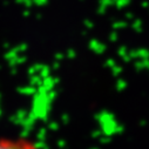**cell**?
Segmentation results:
<instances>
[{
    "instance_id": "obj_1",
    "label": "cell",
    "mask_w": 149,
    "mask_h": 149,
    "mask_svg": "<svg viewBox=\"0 0 149 149\" xmlns=\"http://www.w3.org/2000/svg\"><path fill=\"white\" fill-rule=\"evenodd\" d=\"M0 149H40L33 140L26 137L0 139Z\"/></svg>"
}]
</instances>
